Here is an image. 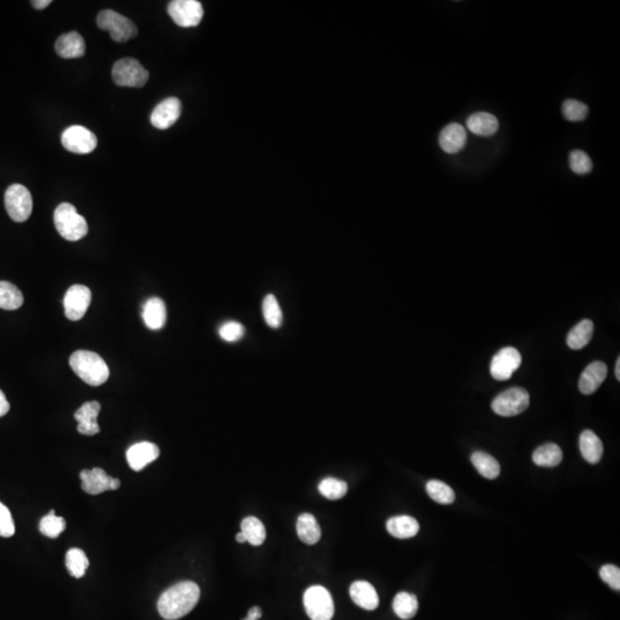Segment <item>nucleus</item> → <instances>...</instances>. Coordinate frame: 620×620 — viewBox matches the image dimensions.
<instances>
[{"label": "nucleus", "mask_w": 620, "mask_h": 620, "mask_svg": "<svg viewBox=\"0 0 620 620\" xmlns=\"http://www.w3.org/2000/svg\"><path fill=\"white\" fill-rule=\"evenodd\" d=\"M200 598V588L193 581H181L167 589L158 601V611L167 620L183 618L193 610Z\"/></svg>", "instance_id": "obj_1"}, {"label": "nucleus", "mask_w": 620, "mask_h": 620, "mask_svg": "<svg viewBox=\"0 0 620 620\" xmlns=\"http://www.w3.org/2000/svg\"><path fill=\"white\" fill-rule=\"evenodd\" d=\"M69 364L73 371L89 385L100 386L109 380V366L95 352L77 350L70 357Z\"/></svg>", "instance_id": "obj_2"}, {"label": "nucleus", "mask_w": 620, "mask_h": 620, "mask_svg": "<svg viewBox=\"0 0 620 620\" xmlns=\"http://www.w3.org/2000/svg\"><path fill=\"white\" fill-rule=\"evenodd\" d=\"M55 224L57 233L68 242H77L89 233L85 219L77 213L71 204L64 202L57 207L55 212Z\"/></svg>", "instance_id": "obj_3"}, {"label": "nucleus", "mask_w": 620, "mask_h": 620, "mask_svg": "<svg viewBox=\"0 0 620 620\" xmlns=\"http://www.w3.org/2000/svg\"><path fill=\"white\" fill-rule=\"evenodd\" d=\"M149 71L132 57H123L115 62L111 77L115 84L125 88H142L149 81Z\"/></svg>", "instance_id": "obj_4"}, {"label": "nucleus", "mask_w": 620, "mask_h": 620, "mask_svg": "<svg viewBox=\"0 0 620 620\" xmlns=\"http://www.w3.org/2000/svg\"><path fill=\"white\" fill-rule=\"evenodd\" d=\"M97 25L102 30L109 32L111 39L118 43H124L137 36L136 25L114 11H102L97 18Z\"/></svg>", "instance_id": "obj_5"}, {"label": "nucleus", "mask_w": 620, "mask_h": 620, "mask_svg": "<svg viewBox=\"0 0 620 620\" xmlns=\"http://www.w3.org/2000/svg\"><path fill=\"white\" fill-rule=\"evenodd\" d=\"M303 605L312 620H331L333 617V600L328 589L322 586H312L305 591Z\"/></svg>", "instance_id": "obj_6"}, {"label": "nucleus", "mask_w": 620, "mask_h": 620, "mask_svg": "<svg viewBox=\"0 0 620 620\" xmlns=\"http://www.w3.org/2000/svg\"><path fill=\"white\" fill-rule=\"evenodd\" d=\"M530 406V394L522 387H512L497 395L492 402L496 415L503 417L517 416Z\"/></svg>", "instance_id": "obj_7"}, {"label": "nucleus", "mask_w": 620, "mask_h": 620, "mask_svg": "<svg viewBox=\"0 0 620 620\" xmlns=\"http://www.w3.org/2000/svg\"><path fill=\"white\" fill-rule=\"evenodd\" d=\"M32 193L21 184L11 185L5 193V207L12 220L18 223L26 222L32 213Z\"/></svg>", "instance_id": "obj_8"}, {"label": "nucleus", "mask_w": 620, "mask_h": 620, "mask_svg": "<svg viewBox=\"0 0 620 620\" xmlns=\"http://www.w3.org/2000/svg\"><path fill=\"white\" fill-rule=\"evenodd\" d=\"M168 13L177 26L197 27L204 16V8L197 0H174L168 5Z\"/></svg>", "instance_id": "obj_9"}, {"label": "nucleus", "mask_w": 620, "mask_h": 620, "mask_svg": "<svg viewBox=\"0 0 620 620\" xmlns=\"http://www.w3.org/2000/svg\"><path fill=\"white\" fill-rule=\"evenodd\" d=\"M61 142L66 150L76 154H88L96 150L98 139L96 135L82 125H73L64 131Z\"/></svg>", "instance_id": "obj_10"}, {"label": "nucleus", "mask_w": 620, "mask_h": 620, "mask_svg": "<svg viewBox=\"0 0 620 620\" xmlns=\"http://www.w3.org/2000/svg\"><path fill=\"white\" fill-rule=\"evenodd\" d=\"M522 364V355L514 347H506L496 353L490 362V375L499 382L511 378Z\"/></svg>", "instance_id": "obj_11"}, {"label": "nucleus", "mask_w": 620, "mask_h": 620, "mask_svg": "<svg viewBox=\"0 0 620 620\" xmlns=\"http://www.w3.org/2000/svg\"><path fill=\"white\" fill-rule=\"evenodd\" d=\"M92 294L89 287L84 285H73L64 296V314L70 321H80L85 315L91 303Z\"/></svg>", "instance_id": "obj_12"}, {"label": "nucleus", "mask_w": 620, "mask_h": 620, "mask_svg": "<svg viewBox=\"0 0 620 620\" xmlns=\"http://www.w3.org/2000/svg\"><path fill=\"white\" fill-rule=\"evenodd\" d=\"M82 488L85 493L98 495L107 490H116L121 486V481L111 477L100 468L92 470H83L80 474Z\"/></svg>", "instance_id": "obj_13"}, {"label": "nucleus", "mask_w": 620, "mask_h": 620, "mask_svg": "<svg viewBox=\"0 0 620 620\" xmlns=\"http://www.w3.org/2000/svg\"><path fill=\"white\" fill-rule=\"evenodd\" d=\"M181 113V104L175 97L165 99L151 114V123L160 130H165L177 122Z\"/></svg>", "instance_id": "obj_14"}, {"label": "nucleus", "mask_w": 620, "mask_h": 620, "mask_svg": "<svg viewBox=\"0 0 620 620\" xmlns=\"http://www.w3.org/2000/svg\"><path fill=\"white\" fill-rule=\"evenodd\" d=\"M160 449L152 442H139L128 449V464L134 471H142L159 457Z\"/></svg>", "instance_id": "obj_15"}, {"label": "nucleus", "mask_w": 620, "mask_h": 620, "mask_svg": "<svg viewBox=\"0 0 620 620\" xmlns=\"http://www.w3.org/2000/svg\"><path fill=\"white\" fill-rule=\"evenodd\" d=\"M102 411V406L98 401H91L83 404L82 407L75 413L74 417L78 423L77 431L84 436H96L100 432L98 418L99 413Z\"/></svg>", "instance_id": "obj_16"}, {"label": "nucleus", "mask_w": 620, "mask_h": 620, "mask_svg": "<svg viewBox=\"0 0 620 620\" xmlns=\"http://www.w3.org/2000/svg\"><path fill=\"white\" fill-rule=\"evenodd\" d=\"M607 376V366L605 363L601 362V361L591 363L580 376L578 384L579 390L582 394H593L605 383Z\"/></svg>", "instance_id": "obj_17"}, {"label": "nucleus", "mask_w": 620, "mask_h": 620, "mask_svg": "<svg viewBox=\"0 0 620 620\" xmlns=\"http://www.w3.org/2000/svg\"><path fill=\"white\" fill-rule=\"evenodd\" d=\"M468 140L467 130L461 124L449 123L442 129L439 135V145L442 151L455 154L463 150Z\"/></svg>", "instance_id": "obj_18"}, {"label": "nucleus", "mask_w": 620, "mask_h": 620, "mask_svg": "<svg viewBox=\"0 0 620 620\" xmlns=\"http://www.w3.org/2000/svg\"><path fill=\"white\" fill-rule=\"evenodd\" d=\"M55 51L64 59L82 57L85 55V41L78 32H68L57 39Z\"/></svg>", "instance_id": "obj_19"}, {"label": "nucleus", "mask_w": 620, "mask_h": 620, "mask_svg": "<svg viewBox=\"0 0 620 620\" xmlns=\"http://www.w3.org/2000/svg\"><path fill=\"white\" fill-rule=\"evenodd\" d=\"M350 594L354 603L362 609L371 611L378 607V594L370 582L364 580L353 582L350 586Z\"/></svg>", "instance_id": "obj_20"}, {"label": "nucleus", "mask_w": 620, "mask_h": 620, "mask_svg": "<svg viewBox=\"0 0 620 620\" xmlns=\"http://www.w3.org/2000/svg\"><path fill=\"white\" fill-rule=\"evenodd\" d=\"M467 127L472 134L481 137H490L499 130V120L490 113L478 111L469 116Z\"/></svg>", "instance_id": "obj_21"}, {"label": "nucleus", "mask_w": 620, "mask_h": 620, "mask_svg": "<svg viewBox=\"0 0 620 620\" xmlns=\"http://www.w3.org/2000/svg\"><path fill=\"white\" fill-rule=\"evenodd\" d=\"M386 528L392 537L397 539H411L420 531V524L411 516H395L388 519Z\"/></svg>", "instance_id": "obj_22"}, {"label": "nucleus", "mask_w": 620, "mask_h": 620, "mask_svg": "<svg viewBox=\"0 0 620 620\" xmlns=\"http://www.w3.org/2000/svg\"><path fill=\"white\" fill-rule=\"evenodd\" d=\"M144 323L151 330H160L165 326L167 321V308L163 300L152 298L147 300L143 309Z\"/></svg>", "instance_id": "obj_23"}, {"label": "nucleus", "mask_w": 620, "mask_h": 620, "mask_svg": "<svg viewBox=\"0 0 620 620\" xmlns=\"http://www.w3.org/2000/svg\"><path fill=\"white\" fill-rule=\"evenodd\" d=\"M579 446H580V452H581L582 457L591 464H596L601 461L603 456V443L601 439L598 438L591 429H585L580 436L579 440Z\"/></svg>", "instance_id": "obj_24"}, {"label": "nucleus", "mask_w": 620, "mask_h": 620, "mask_svg": "<svg viewBox=\"0 0 620 620\" xmlns=\"http://www.w3.org/2000/svg\"><path fill=\"white\" fill-rule=\"evenodd\" d=\"M296 532L300 540L305 544H317L322 537L321 528L312 514H301L298 517Z\"/></svg>", "instance_id": "obj_25"}, {"label": "nucleus", "mask_w": 620, "mask_h": 620, "mask_svg": "<svg viewBox=\"0 0 620 620\" xmlns=\"http://www.w3.org/2000/svg\"><path fill=\"white\" fill-rule=\"evenodd\" d=\"M594 333V323L591 319H584L570 331L566 338L567 346L571 350H581L592 340Z\"/></svg>", "instance_id": "obj_26"}, {"label": "nucleus", "mask_w": 620, "mask_h": 620, "mask_svg": "<svg viewBox=\"0 0 620 620\" xmlns=\"http://www.w3.org/2000/svg\"><path fill=\"white\" fill-rule=\"evenodd\" d=\"M532 458L537 467L555 468L563 460V452L556 443H546L537 448Z\"/></svg>", "instance_id": "obj_27"}, {"label": "nucleus", "mask_w": 620, "mask_h": 620, "mask_svg": "<svg viewBox=\"0 0 620 620\" xmlns=\"http://www.w3.org/2000/svg\"><path fill=\"white\" fill-rule=\"evenodd\" d=\"M471 462L476 470L486 479H495L499 477L501 468L499 462L492 455L485 452H474L471 455Z\"/></svg>", "instance_id": "obj_28"}, {"label": "nucleus", "mask_w": 620, "mask_h": 620, "mask_svg": "<svg viewBox=\"0 0 620 620\" xmlns=\"http://www.w3.org/2000/svg\"><path fill=\"white\" fill-rule=\"evenodd\" d=\"M393 610L401 619H411L418 611V600L411 593H399L393 600Z\"/></svg>", "instance_id": "obj_29"}, {"label": "nucleus", "mask_w": 620, "mask_h": 620, "mask_svg": "<svg viewBox=\"0 0 620 620\" xmlns=\"http://www.w3.org/2000/svg\"><path fill=\"white\" fill-rule=\"evenodd\" d=\"M23 294L19 287L10 282H0V308L16 310L23 305Z\"/></svg>", "instance_id": "obj_30"}, {"label": "nucleus", "mask_w": 620, "mask_h": 620, "mask_svg": "<svg viewBox=\"0 0 620 620\" xmlns=\"http://www.w3.org/2000/svg\"><path fill=\"white\" fill-rule=\"evenodd\" d=\"M242 532L245 535L247 542H249L252 546H261L267 537V532H266L263 523L253 516L242 519Z\"/></svg>", "instance_id": "obj_31"}, {"label": "nucleus", "mask_w": 620, "mask_h": 620, "mask_svg": "<svg viewBox=\"0 0 620 620\" xmlns=\"http://www.w3.org/2000/svg\"><path fill=\"white\" fill-rule=\"evenodd\" d=\"M89 564V560L82 549L71 548L66 553V566L68 572L75 578H82L85 574Z\"/></svg>", "instance_id": "obj_32"}, {"label": "nucleus", "mask_w": 620, "mask_h": 620, "mask_svg": "<svg viewBox=\"0 0 620 620\" xmlns=\"http://www.w3.org/2000/svg\"><path fill=\"white\" fill-rule=\"evenodd\" d=\"M264 321L270 328L278 329L283 323V312L274 294H268L262 303Z\"/></svg>", "instance_id": "obj_33"}, {"label": "nucleus", "mask_w": 620, "mask_h": 620, "mask_svg": "<svg viewBox=\"0 0 620 620\" xmlns=\"http://www.w3.org/2000/svg\"><path fill=\"white\" fill-rule=\"evenodd\" d=\"M66 521L62 517H57L55 510H51L39 523V531L45 537L55 539L64 531Z\"/></svg>", "instance_id": "obj_34"}, {"label": "nucleus", "mask_w": 620, "mask_h": 620, "mask_svg": "<svg viewBox=\"0 0 620 620\" xmlns=\"http://www.w3.org/2000/svg\"><path fill=\"white\" fill-rule=\"evenodd\" d=\"M427 492L429 497L439 504H452L455 501L454 490L447 483L440 481H429Z\"/></svg>", "instance_id": "obj_35"}, {"label": "nucleus", "mask_w": 620, "mask_h": 620, "mask_svg": "<svg viewBox=\"0 0 620 620\" xmlns=\"http://www.w3.org/2000/svg\"><path fill=\"white\" fill-rule=\"evenodd\" d=\"M318 490L322 495L329 500H339L346 495L348 486L344 481L337 478H325L318 485Z\"/></svg>", "instance_id": "obj_36"}, {"label": "nucleus", "mask_w": 620, "mask_h": 620, "mask_svg": "<svg viewBox=\"0 0 620 620\" xmlns=\"http://www.w3.org/2000/svg\"><path fill=\"white\" fill-rule=\"evenodd\" d=\"M564 118L567 121L580 122L584 121L588 116V106L576 99H567L562 106Z\"/></svg>", "instance_id": "obj_37"}, {"label": "nucleus", "mask_w": 620, "mask_h": 620, "mask_svg": "<svg viewBox=\"0 0 620 620\" xmlns=\"http://www.w3.org/2000/svg\"><path fill=\"white\" fill-rule=\"evenodd\" d=\"M570 168L577 175H586L593 170L592 159L587 153L581 150H574L570 153Z\"/></svg>", "instance_id": "obj_38"}, {"label": "nucleus", "mask_w": 620, "mask_h": 620, "mask_svg": "<svg viewBox=\"0 0 620 620\" xmlns=\"http://www.w3.org/2000/svg\"><path fill=\"white\" fill-rule=\"evenodd\" d=\"M219 333L223 340L228 341V343H235L244 337L245 328L239 322L229 321L221 326Z\"/></svg>", "instance_id": "obj_39"}, {"label": "nucleus", "mask_w": 620, "mask_h": 620, "mask_svg": "<svg viewBox=\"0 0 620 620\" xmlns=\"http://www.w3.org/2000/svg\"><path fill=\"white\" fill-rule=\"evenodd\" d=\"M600 577L602 580L610 586L611 588L619 592L620 591V570L616 565L607 564L600 570Z\"/></svg>", "instance_id": "obj_40"}, {"label": "nucleus", "mask_w": 620, "mask_h": 620, "mask_svg": "<svg viewBox=\"0 0 620 620\" xmlns=\"http://www.w3.org/2000/svg\"><path fill=\"white\" fill-rule=\"evenodd\" d=\"M15 533V525L10 510L0 502V537H11Z\"/></svg>", "instance_id": "obj_41"}, {"label": "nucleus", "mask_w": 620, "mask_h": 620, "mask_svg": "<svg viewBox=\"0 0 620 620\" xmlns=\"http://www.w3.org/2000/svg\"><path fill=\"white\" fill-rule=\"evenodd\" d=\"M10 411V404L7 401L6 397L0 390V417L5 416Z\"/></svg>", "instance_id": "obj_42"}, {"label": "nucleus", "mask_w": 620, "mask_h": 620, "mask_svg": "<svg viewBox=\"0 0 620 620\" xmlns=\"http://www.w3.org/2000/svg\"><path fill=\"white\" fill-rule=\"evenodd\" d=\"M262 617V610L261 607H251L249 611H248L247 617L245 619L242 620H259Z\"/></svg>", "instance_id": "obj_43"}, {"label": "nucleus", "mask_w": 620, "mask_h": 620, "mask_svg": "<svg viewBox=\"0 0 620 620\" xmlns=\"http://www.w3.org/2000/svg\"><path fill=\"white\" fill-rule=\"evenodd\" d=\"M51 3V0H34L32 1V5L35 7L36 10H44Z\"/></svg>", "instance_id": "obj_44"}, {"label": "nucleus", "mask_w": 620, "mask_h": 620, "mask_svg": "<svg viewBox=\"0 0 620 620\" xmlns=\"http://www.w3.org/2000/svg\"><path fill=\"white\" fill-rule=\"evenodd\" d=\"M235 540H237V542H239V544H244V542L247 541L246 540L245 535H244L242 532H239L238 535H235Z\"/></svg>", "instance_id": "obj_45"}, {"label": "nucleus", "mask_w": 620, "mask_h": 620, "mask_svg": "<svg viewBox=\"0 0 620 620\" xmlns=\"http://www.w3.org/2000/svg\"><path fill=\"white\" fill-rule=\"evenodd\" d=\"M614 373H616V378H617L618 380H620V357H618L617 361H616Z\"/></svg>", "instance_id": "obj_46"}]
</instances>
